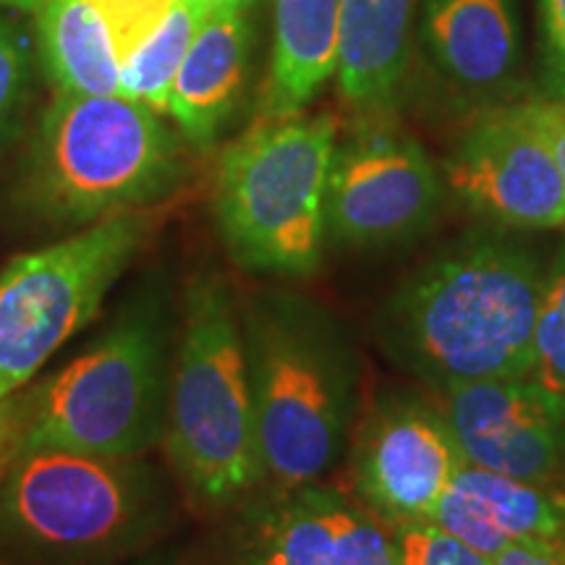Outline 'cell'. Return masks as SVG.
Segmentation results:
<instances>
[{
    "label": "cell",
    "mask_w": 565,
    "mask_h": 565,
    "mask_svg": "<svg viewBox=\"0 0 565 565\" xmlns=\"http://www.w3.org/2000/svg\"><path fill=\"white\" fill-rule=\"evenodd\" d=\"M186 145L150 105L55 92L17 162L11 204L21 221L68 233L152 210L186 186Z\"/></svg>",
    "instance_id": "cell-1"
},
{
    "label": "cell",
    "mask_w": 565,
    "mask_h": 565,
    "mask_svg": "<svg viewBox=\"0 0 565 565\" xmlns=\"http://www.w3.org/2000/svg\"><path fill=\"white\" fill-rule=\"evenodd\" d=\"M181 299L166 270L141 273L79 356L24 387L21 450L141 458L162 445Z\"/></svg>",
    "instance_id": "cell-2"
},
{
    "label": "cell",
    "mask_w": 565,
    "mask_h": 565,
    "mask_svg": "<svg viewBox=\"0 0 565 565\" xmlns=\"http://www.w3.org/2000/svg\"><path fill=\"white\" fill-rule=\"evenodd\" d=\"M542 282L534 257L521 246H456L393 296L383 315V341L435 393L532 377Z\"/></svg>",
    "instance_id": "cell-3"
},
{
    "label": "cell",
    "mask_w": 565,
    "mask_h": 565,
    "mask_svg": "<svg viewBox=\"0 0 565 565\" xmlns=\"http://www.w3.org/2000/svg\"><path fill=\"white\" fill-rule=\"evenodd\" d=\"M173 475L150 458L21 450L0 482L6 565H126L175 519Z\"/></svg>",
    "instance_id": "cell-4"
},
{
    "label": "cell",
    "mask_w": 565,
    "mask_h": 565,
    "mask_svg": "<svg viewBox=\"0 0 565 565\" xmlns=\"http://www.w3.org/2000/svg\"><path fill=\"white\" fill-rule=\"evenodd\" d=\"M267 490L315 484L349 445L356 359L320 303L265 291L242 303Z\"/></svg>",
    "instance_id": "cell-5"
},
{
    "label": "cell",
    "mask_w": 565,
    "mask_h": 565,
    "mask_svg": "<svg viewBox=\"0 0 565 565\" xmlns=\"http://www.w3.org/2000/svg\"><path fill=\"white\" fill-rule=\"evenodd\" d=\"M162 448L202 511H231L265 487L242 301L221 273H194L183 288Z\"/></svg>",
    "instance_id": "cell-6"
},
{
    "label": "cell",
    "mask_w": 565,
    "mask_h": 565,
    "mask_svg": "<svg viewBox=\"0 0 565 565\" xmlns=\"http://www.w3.org/2000/svg\"><path fill=\"white\" fill-rule=\"evenodd\" d=\"M333 116L257 121L225 147L215 171V221L233 263L249 273L312 275L328 238Z\"/></svg>",
    "instance_id": "cell-7"
},
{
    "label": "cell",
    "mask_w": 565,
    "mask_h": 565,
    "mask_svg": "<svg viewBox=\"0 0 565 565\" xmlns=\"http://www.w3.org/2000/svg\"><path fill=\"white\" fill-rule=\"evenodd\" d=\"M154 228L150 210L121 212L13 257L0 270V398L95 320Z\"/></svg>",
    "instance_id": "cell-8"
},
{
    "label": "cell",
    "mask_w": 565,
    "mask_h": 565,
    "mask_svg": "<svg viewBox=\"0 0 565 565\" xmlns=\"http://www.w3.org/2000/svg\"><path fill=\"white\" fill-rule=\"evenodd\" d=\"M440 181L433 160L391 110L359 113L335 139L328 175V236L345 246H383L412 236L435 215Z\"/></svg>",
    "instance_id": "cell-9"
},
{
    "label": "cell",
    "mask_w": 565,
    "mask_h": 565,
    "mask_svg": "<svg viewBox=\"0 0 565 565\" xmlns=\"http://www.w3.org/2000/svg\"><path fill=\"white\" fill-rule=\"evenodd\" d=\"M466 458L435 401L393 393L374 401L353 435L349 498L383 524L433 521Z\"/></svg>",
    "instance_id": "cell-10"
},
{
    "label": "cell",
    "mask_w": 565,
    "mask_h": 565,
    "mask_svg": "<svg viewBox=\"0 0 565 565\" xmlns=\"http://www.w3.org/2000/svg\"><path fill=\"white\" fill-rule=\"evenodd\" d=\"M445 181L466 207L508 228L565 225V183L529 103L475 118L445 160Z\"/></svg>",
    "instance_id": "cell-11"
},
{
    "label": "cell",
    "mask_w": 565,
    "mask_h": 565,
    "mask_svg": "<svg viewBox=\"0 0 565 565\" xmlns=\"http://www.w3.org/2000/svg\"><path fill=\"white\" fill-rule=\"evenodd\" d=\"M221 565H401L380 519L320 484L267 490L242 503Z\"/></svg>",
    "instance_id": "cell-12"
},
{
    "label": "cell",
    "mask_w": 565,
    "mask_h": 565,
    "mask_svg": "<svg viewBox=\"0 0 565 565\" xmlns=\"http://www.w3.org/2000/svg\"><path fill=\"white\" fill-rule=\"evenodd\" d=\"M466 463L565 487V393L532 377L482 380L435 393Z\"/></svg>",
    "instance_id": "cell-13"
},
{
    "label": "cell",
    "mask_w": 565,
    "mask_h": 565,
    "mask_svg": "<svg viewBox=\"0 0 565 565\" xmlns=\"http://www.w3.org/2000/svg\"><path fill=\"white\" fill-rule=\"evenodd\" d=\"M433 521L490 557L519 540H565V487L463 463Z\"/></svg>",
    "instance_id": "cell-14"
},
{
    "label": "cell",
    "mask_w": 565,
    "mask_h": 565,
    "mask_svg": "<svg viewBox=\"0 0 565 565\" xmlns=\"http://www.w3.org/2000/svg\"><path fill=\"white\" fill-rule=\"evenodd\" d=\"M419 38L433 66L471 95L503 92L519 71L515 0H419Z\"/></svg>",
    "instance_id": "cell-15"
},
{
    "label": "cell",
    "mask_w": 565,
    "mask_h": 565,
    "mask_svg": "<svg viewBox=\"0 0 565 565\" xmlns=\"http://www.w3.org/2000/svg\"><path fill=\"white\" fill-rule=\"evenodd\" d=\"M249 63L252 24L246 13L212 9L168 97V116L196 150H204L221 137L225 124L238 110L249 79Z\"/></svg>",
    "instance_id": "cell-16"
},
{
    "label": "cell",
    "mask_w": 565,
    "mask_h": 565,
    "mask_svg": "<svg viewBox=\"0 0 565 565\" xmlns=\"http://www.w3.org/2000/svg\"><path fill=\"white\" fill-rule=\"evenodd\" d=\"M419 0H341L335 76L356 113L391 110L412 63Z\"/></svg>",
    "instance_id": "cell-17"
},
{
    "label": "cell",
    "mask_w": 565,
    "mask_h": 565,
    "mask_svg": "<svg viewBox=\"0 0 565 565\" xmlns=\"http://www.w3.org/2000/svg\"><path fill=\"white\" fill-rule=\"evenodd\" d=\"M341 0H275L259 121L299 116L335 74Z\"/></svg>",
    "instance_id": "cell-18"
},
{
    "label": "cell",
    "mask_w": 565,
    "mask_h": 565,
    "mask_svg": "<svg viewBox=\"0 0 565 565\" xmlns=\"http://www.w3.org/2000/svg\"><path fill=\"white\" fill-rule=\"evenodd\" d=\"M34 17L40 71L55 92L121 95V63L95 0H47Z\"/></svg>",
    "instance_id": "cell-19"
},
{
    "label": "cell",
    "mask_w": 565,
    "mask_h": 565,
    "mask_svg": "<svg viewBox=\"0 0 565 565\" xmlns=\"http://www.w3.org/2000/svg\"><path fill=\"white\" fill-rule=\"evenodd\" d=\"M210 11V0H173L150 38L121 63V95L168 113L175 74Z\"/></svg>",
    "instance_id": "cell-20"
},
{
    "label": "cell",
    "mask_w": 565,
    "mask_h": 565,
    "mask_svg": "<svg viewBox=\"0 0 565 565\" xmlns=\"http://www.w3.org/2000/svg\"><path fill=\"white\" fill-rule=\"evenodd\" d=\"M38 66L26 32L0 19V160L24 137L34 103Z\"/></svg>",
    "instance_id": "cell-21"
},
{
    "label": "cell",
    "mask_w": 565,
    "mask_h": 565,
    "mask_svg": "<svg viewBox=\"0 0 565 565\" xmlns=\"http://www.w3.org/2000/svg\"><path fill=\"white\" fill-rule=\"evenodd\" d=\"M532 380L550 391L565 393V254L542 282Z\"/></svg>",
    "instance_id": "cell-22"
},
{
    "label": "cell",
    "mask_w": 565,
    "mask_h": 565,
    "mask_svg": "<svg viewBox=\"0 0 565 565\" xmlns=\"http://www.w3.org/2000/svg\"><path fill=\"white\" fill-rule=\"evenodd\" d=\"M385 526L401 565H492L490 555L466 545L435 521H395Z\"/></svg>",
    "instance_id": "cell-23"
},
{
    "label": "cell",
    "mask_w": 565,
    "mask_h": 565,
    "mask_svg": "<svg viewBox=\"0 0 565 565\" xmlns=\"http://www.w3.org/2000/svg\"><path fill=\"white\" fill-rule=\"evenodd\" d=\"M95 3L108 21L118 63H124L137 51L139 42L154 32L173 0H95Z\"/></svg>",
    "instance_id": "cell-24"
},
{
    "label": "cell",
    "mask_w": 565,
    "mask_h": 565,
    "mask_svg": "<svg viewBox=\"0 0 565 565\" xmlns=\"http://www.w3.org/2000/svg\"><path fill=\"white\" fill-rule=\"evenodd\" d=\"M540 24L550 87L565 103V0H540Z\"/></svg>",
    "instance_id": "cell-25"
},
{
    "label": "cell",
    "mask_w": 565,
    "mask_h": 565,
    "mask_svg": "<svg viewBox=\"0 0 565 565\" xmlns=\"http://www.w3.org/2000/svg\"><path fill=\"white\" fill-rule=\"evenodd\" d=\"M24 424L26 406L24 391L9 398H0V482L9 475V469L21 454L24 445Z\"/></svg>",
    "instance_id": "cell-26"
},
{
    "label": "cell",
    "mask_w": 565,
    "mask_h": 565,
    "mask_svg": "<svg viewBox=\"0 0 565 565\" xmlns=\"http://www.w3.org/2000/svg\"><path fill=\"white\" fill-rule=\"evenodd\" d=\"M492 565H565V540H519L492 555Z\"/></svg>",
    "instance_id": "cell-27"
},
{
    "label": "cell",
    "mask_w": 565,
    "mask_h": 565,
    "mask_svg": "<svg viewBox=\"0 0 565 565\" xmlns=\"http://www.w3.org/2000/svg\"><path fill=\"white\" fill-rule=\"evenodd\" d=\"M529 110H532L536 126L545 134L553 154L561 168L563 183H565V103L561 100H529Z\"/></svg>",
    "instance_id": "cell-28"
},
{
    "label": "cell",
    "mask_w": 565,
    "mask_h": 565,
    "mask_svg": "<svg viewBox=\"0 0 565 565\" xmlns=\"http://www.w3.org/2000/svg\"><path fill=\"white\" fill-rule=\"evenodd\" d=\"M126 565H186V563H181L179 557H173V555H166V553H145V555H139L137 561H131V563H126Z\"/></svg>",
    "instance_id": "cell-29"
},
{
    "label": "cell",
    "mask_w": 565,
    "mask_h": 565,
    "mask_svg": "<svg viewBox=\"0 0 565 565\" xmlns=\"http://www.w3.org/2000/svg\"><path fill=\"white\" fill-rule=\"evenodd\" d=\"M210 3H212V9H217V11H242V13H246L254 3H257V0H210Z\"/></svg>",
    "instance_id": "cell-30"
},
{
    "label": "cell",
    "mask_w": 565,
    "mask_h": 565,
    "mask_svg": "<svg viewBox=\"0 0 565 565\" xmlns=\"http://www.w3.org/2000/svg\"><path fill=\"white\" fill-rule=\"evenodd\" d=\"M47 0H0V6H11V9L26 11V13H38Z\"/></svg>",
    "instance_id": "cell-31"
},
{
    "label": "cell",
    "mask_w": 565,
    "mask_h": 565,
    "mask_svg": "<svg viewBox=\"0 0 565 565\" xmlns=\"http://www.w3.org/2000/svg\"><path fill=\"white\" fill-rule=\"evenodd\" d=\"M0 565H6V563H3V561H0Z\"/></svg>",
    "instance_id": "cell-32"
}]
</instances>
